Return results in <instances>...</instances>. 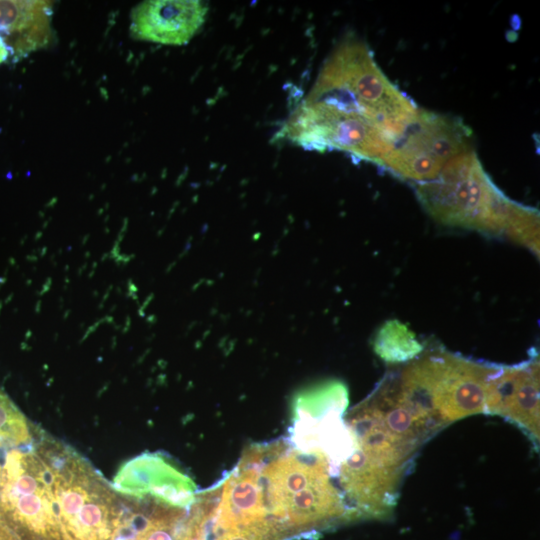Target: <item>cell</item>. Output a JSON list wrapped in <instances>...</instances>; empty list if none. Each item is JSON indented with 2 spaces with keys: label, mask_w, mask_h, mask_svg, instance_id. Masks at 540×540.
<instances>
[{
  "label": "cell",
  "mask_w": 540,
  "mask_h": 540,
  "mask_svg": "<svg viewBox=\"0 0 540 540\" xmlns=\"http://www.w3.org/2000/svg\"><path fill=\"white\" fill-rule=\"evenodd\" d=\"M34 428L9 396L0 390V450L30 442Z\"/></svg>",
  "instance_id": "obj_12"
},
{
  "label": "cell",
  "mask_w": 540,
  "mask_h": 540,
  "mask_svg": "<svg viewBox=\"0 0 540 540\" xmlns=\"http://www.w3.org/2000/svg\"><path fill=\"white\" fill-rule=\"evenodd\" d=\"M486 413L500 415L539 441V358L497 366L490 383Z\"/></svg>",
  "instance_id": "obj_8"
},
{
  "label": "cell",
  "mask_w": 540,
  "mask_h": 540,
  "mask_svg": "<svg viewBox=\"0 0 540 540\" xmlns=\"http://www.w3.org/2000/svg\"><path fill=\"white\" fill-rule=\"evenodd\" d=\"M471 149L472 131L461 119L420 109L381 166L419 184L434 179L449 160Z\"/></svg>",
  "instance_id": "obj_6"
},
{
  "label": "cell",
  "mask_w": 540,
  "mask_h": 540,
  "mask_svg": "<svg viewBox=\"0 0 540 540\" xmlns=\"http://www.w3.org/2000/svg\"><path fill=\"white\" fill-rule=\"evenodd\" d=\"M0 519L21 540H66L52 493L53 472L33 439L0 452Z\"/></svg>",
  "instance_id": "obj_4"
},
{
  "label": "cell",
  "mask_w": 540,
  "mask_h": 540,
  "mask_svg": "<svg viewBox=\"0 0 540 540\" xmlns=\"http://www.w3.org/2000/svg\"><path fill=\"white\" fill-rule=\"evenodd\" d=\"M9 55V50L2 38L0 37V63L6 60Z\"/></svg>",
  "instance_id": "obj_14"
},
{
  "label": "cell",
  "mask_w": 540,
  "mask_h": 540,
  "mask_svg": "<svg viewBox=\"0 0 540 540\" xmlns=\"http://www.w3.org/2000/svg\"><path fill=\"white\" fill-rule=\"evenodd\" d=\"M497 366L437 352L414 360L393 376L403 397L442 428L486 413L489 383Z\"/></svg>",
  "instance_id": "obj_3"
},
{
  "label": "cell",
  "mask_w": 540,
  "mask_h": 540,
  "mask_svg": "<svg viewBox=\"0 0 540 540\" xmlns=\"http://www.w3.org/2000/svg\"><path fill=\"white\" fill-rule=\"evenodd\" d=\"M373 349L385 362L398 364L415 359L423 352L424 346L406 324L393 319L378 329Z\"/></svg>",
  "instance_id": "obj_11"
},
{
  "label": "cell",
  "mask_w": 540,
  "mask_h": 540,
  "mask_svg": "<svg viewBox=\"0 0 540 540\" xmlns=\"http://www.w3.org/2000/svg\"><path fill=\"white\" fill-rule=\"evenodd\" d=\"M280 133L308 150H340L378 165L400 139L385 125L363 114L305 99Z\"/></svg>",
  "instance_id": "obj_5"
},
{
  "label": "cell",
  "mask_w": 540,
  "mask_h": 540,
  "mask_svg": "<svg viewBox=\"0 0 540 540\" xmlns=\"http://www.w3.org/2000/svg\"><path fill=\"white\" fill-rule=\"evenodd\" d=\"M122 496H152L177 507H190L198 497L193 480L165 455L143 453L126 461L111 485Z\"/></svg>",
  "instance_id": "obj_7"
},
{
  "label": "cell",
  "mask_w": 540,
  "mask_h": 540,
  "mask_svg": "<svg viewBox=\"0 0 540 540\" xmlns=\"http://www.w3.org/2000/svg\"><path fill=\"white\" fill-rule=\"evenodd\" d=\"M51 15L50 1L0 0V37L14 59L51 42Z\"/></svg>",
  "instance_id": "obj_10"
},
{
  "label": "cell",
  "mask_w": 540,
  "mask_h": 540,
  "mask_svg": "<svg viewBox=\"0 0 540 540\" xmlns=\"http://www.w3.org/2000/svg\"><path fill=\"white\" fill-rule=\"evenodd\" d=\"M305 99L363 114L401 137L420 111L385 76L368 45L354 36L336 46Z\"/></svg>",
  "instance_id": "obj_2"
},
{
  "label": "cell",
  "mask_w": 540,
  "mask_h": 540,
  "mask_svg": "<svg viewBox=\"0 0 540 540\" xmlns=\"http://www.w3.org/2000/svg\"><path fill=\"white\" fill-rule=\"evenodd\" d=\"M424 209L448 226L504 236L534 251L539 246V213L505 196L471 149L451 160L432 180L419 183Z\"/></svg>",
  "instance_id": "obj_1"
},
{
  "label": "cell",
  "mask_w": 540,
  "mask_h": 540,
  "mask_svg": "<svg viewBox=\"0 0 540 540\" xmlns=\"http://www.w3.org/2000/svg\"><path fill=\"white\" fill-rule=\"evenodd\" d=\"M0 477H1V461H0Z\"/></svg>",
  "instance_id": "obj_15"
},
{
  "label": "cell",
  "mask_w": 540,
  "mask_h": 540,
  "mask_svg": "<svg viewBox=\"0 0 540 540\" xmlns=\"http://www.w3.org/2000/svg\"><path fill=\"white\" fill-rule=\"evenodd\" d=\"M0 540H21L13 530L0 519Z\"/></svg>",
  "instance_id": "obj_13"
},
{
  "label": "cell",
  "mask_w": 540,
  "mask_h": 540,
  "mask_svg": "<svg viewBox=\"0 0 540 540\" xmlns=\"http://www.w3.org/2000/svg\"><path fill=\"white\" fill-rule=\"evenodd\" d=\"M208 4L199 0H149L131 12L130 33L138 40L184 45L200 30Z\"/></svg>",
  "instance_id": "obj_9"
}]
</instances>
